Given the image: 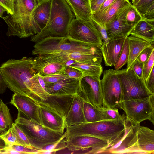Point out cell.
<instances>
[{"mask_svg":"<svg viewBox=\"0 0 154 154\" xmlns=\"http://www.w3.org/2000/svg\"><path fill=\"white\" fill-rule=\"evenodd\" d=\"M154 51L152 53L148 59L143 63V77L145 80L149 76L154 66Z\"/></svg>","mask_w":154,"mask_h":154,"instance_id":"obj_37","label":"cell"},{"mask_svg":"<svg viewBox=\"0 0 154 154\" xmlns=\"http://www.w3.org/2000/svg\"><path fill=\"white\" fill-rule=\"evenodd\" d=\"M7 88L0 69V94L4 93Z\"/></svg>","mask_w":154,"mask_h":154,"instance_id":"obj_47","label":"cell"},{"mask_svg":"<svg viewBox=\"0 0 154 154\" xmlns=\"http://www.w3.org/2000/svg\"><path fill=\"white\" fill-rule=\"evenodd\" d=\"M66 37L87 43L99 45H102L103 43L100 34L93 22H88L76 18L72 21Z\"/></svg>","mask_w":154,"mask_h":154,"instance_id":"obj_11","label":"cell"},{"mask_svg":"<svg viewBox=\"0 0 154 154\" xmlns=\"http://www.w3.org/2000/svg\"><path fill=\"white\" fill-rule=\"evenodd\" d=\"M125 38H112L106 43H102L101 51L106 66H112L117 62Z\"/></svg>","mask_w":154,"mask_h":154,"instance_id":"obj_18","label":"cell"},{"mask_svg":"<svg viewBox=\"0 0 154 154\" xmlns=\"http://www.w3.org/2000/svg\"><path fill=\"white\" fill-rule=\"evenodd\" d=\"M65 140L66 148L72 152L82 150L87 151L86 154L102 153L109 147L107 142L90 136H78Z\"/></svg>","mask_w":154,"mask_h":154,"instance_id":"obj_13","label":"cell"},{"mask_svg":"<svg viewBox=\"0 0 154 154\" xmlns=\"http://www.w3.org/2000/svg\"><path fill=\"white\" fill-rule=\"evenodd\" d=\"M153 51L154 44H152L144 49L140 53L136 60L143 63H144L148 59Z\"/></svg>","mask_w":154,"mask_h":154,"instance_id":"obj_39","label":"cell"},{"mask_svg":"<svg viewBox=\"0 0 154 154\" xmlns=\"http://www.w3.org/2000/svg\"><path fill=\"white\" fill-rule=\"evenodd\" d=\"M117 108L122 109L126 118L135 124L149 120L154 124V94L144 99L123 101Z\"/></svg>","mask_w":154,"mask_h":154,"instance_id":"obj_8","label":"cell"},{"mask_svg":"<svg viewBox=\"0 0 154 154\" xmlns=\"http://www.w3.org/2000/svg\"><path fill=\"white\" fill-rule=\"evenodd\" d=\"M115 0H105L100 6L98 11L93 14L92 18L99 16Z\"/></svg>","mask_w":154,"mask_h":154,"instance_id":"obj_45","label":"cell"},{"mask_svg":"<svg viewBox=\"0 0 154 154\" xmlns=\"http://www.w3.org/2000/svg\"><path fill=\"white\" fill-rule=\"evenodd\" d=\"M9 146L0 136V153H4L9 148Z\"/></svg>","mask_w":154,"mask_h":154,"instance_id":"obj_48","label":"cell"},{"mask_svg":"<svg viewBox=\"0 0 154 154\" xmlns=\"http://www.w3.org/2000/svg\"><path fill=\"white\" fill-rule=\"evenodd\" d=\"M42 77L45 84H49L56 83L63 79L69 77L65 73Z\"/></svg>","mask_w":154,"mask_h":154,"instance_id":"obj_38","label":"cell"},{"mask_svg":"<svg viewBox=\"0 0 154 154\" xmlns=\"http://www.w3.org/2000/svg\"><path fill=\"white\" fill-rule=\"evenodd\" d=\"M0 136L9 147L14 145H19L16 137L11 128L5 133Z\"/></svg>","mask_w":154,"mask_h":154,"instance_id":"obj_36","label":"cell"},{"mask_svg":"<svg viewBox=\"0 0 154 154\" xmlns=\"http://www.w3.org/2000/svg\"><path fill=\"white\" fill-rule=\"evenodd\" d=\"M105 0H89L91 11L93 14L97 12Z\"/></svg>","mask_w":154,"mask_h":154,"instance_id":"obj_46","label":"cell"},{"mask_svg":"<svg viewBox=\"0 0 154 154\" xmlns=\"http://www.w3.org/2000/svg\"><path fill=\"white\" fill-rule=\"evenodd\" d=\"M132 5L129 0H115L102 13L92 18L100 25H104L124 8Z\"/></svg>","mask_w":154,"mask_h":154,"instance_id":"obj_23","label":"cell"},{"mask_svg":"<svg viewBox=\"0 0 154 154\" xmlns=\"http://www.w3.org/2000/svg\"><path fill=\"white\" fill-rule=\"evenodd\" d=\"M32 58L9 59L0 67L7 87L14 93L28 96L35 100L45 101L49 95L42 87L39 75L34 68Z\"/></svg>","mask_w":154,"mask_h":154,"instance_id":"obj_1","label":"cell"},{"mask_svg":"<svg viewBox=\"0 0 154 154\" xmlns=\"http://www.w3.org/2000/svg\"><path fill=\"white\" fill-rule=\"evenodd\" d=\"M51 0H41L33 13L32 21L35 35L47 24L49 18Z\"/></svg>","mask_w":154,"mask_h":154,"instance_id":"obj_19","label":"cell"},{"mask_svg":"<svg viewBox=\"0 0 154 154\" xmlns=\"http://www.w3.org/2000/svg\"><path fill=\"white\" fill-rule=\"evenodd\" d=\"M4 11H6V10L2 6L0 5V17H3V13Z\"/></svg>","mask_w":154,"mask_h":154,"instance_id":"obj_49","label":"cell"},{"mask_svg":"<svg viewBox=\"0 0 154 154\" xmlns=\"http://www.w3.org/2000/svg\"><path fill=\"white\" fill-rule=\"evenodd\" d=\"M129 45L128 39L125 38L122 46L119 59L114 65V69H120L124 65L127 64L129 57Z\"/></svg>","mask_w":154,"mask_h":154,"instance_id":"obj_31","label":"cell"},{"mask_svg":"<svg viewBox=\"0 0 154 154\" xmlns=\"http://www.w3.org/2000/svg\"><path fill=\"white\" fill-rule=\"evenodd\" d=\"M129 45V57L127 63L126 71L131 67L141 51L151 44L137 37L132 35L126 38Z\"/></svg>","mask_w":154,"mask_h":154,"instance_id":"obj_27","label":"cell"},{"mask_svg":"<svg viewBox=\"0 0 154 154\" xmlns=\"http://www.w3.org/2000/svg\"><path fill=\"white\" fill-rule=\"evenodd\" d=\"M130 5L123 9L104 25L109 39L126 38L130 35L133 27L128 25L125 19Z\"/></svg>","mask_w":154,"mask_h":154,"instance_id":"obj_15","label":"cell"},{"mask_svg":"<svg viewBox=\"0 0 154 154\" xmlns=\"http://www.w3.org/2000/svg\"><path fill=\"white\" fill-rule=\"evenodd\" d=\"M32 61L34 68L41 76L65 73L66 66L63 63L44 62L37 56Z\"/></svg>","mask_w":154,"mask_h":154,"instance_id":"obj_22","label":"cell"},{"mask_svg":"<svg viewBox=\"0 0 154 154\" xmlns=\"http://www.w3.org/2000/svg\"><path fill=\"white\" fill-rule=\"evenodd\" d=\"M134 6L143 19L154 20V0H140Z\"/></svg>","mask_w":154,"mask_h":154,"instance_id":"obj_30","label":"cell"},{"mask_svg":"<svg viewBox=\"0 0 154 154\" xmlns=\"http://www.w3.org/2000/svg\"><path fill=\"white\" fill-rule=\"evenodd\" d=\"M14 0H0V5L7 11L8 14H14Z\"/></svg>","mask_w":154,"mask_h":154,"instance_id":"obj_44","label":"cell"},{"mask_svg":"<svg viewBox=\"0 0 154 154\" xmlns=\"http://www.w3.org/2000/svg\"><path fill=\"white\" fill-rule=\"evenodd\" d=\"M143 19L135 7L132 5H131L126 16L125 19L127 23L129 25L134 27Z\"/></svg>","mask_w":154,"mask_h":154,"instance_id":"obj_32","label":"cell"},{"mask_svg":"<svg viewBox=\"0 0 154 154\" xmlns=\"http://www.w3.org/2000/svg\"><path fill=\"white\" fill-rule=\"evenodd\" d=\"M11 128L16 137L19 145L32 148L26 136L17 125L13 123Z\"/></svg>","mask_w":154,"mask_h":154,"instance_id":"obj_33","label":"cell"},{"mask_svg":"<svg viewBox=\"0 0 154 154\" xmlns=\"http://www.w3.org/2000/svg\"><path fill=\"white\" fill-rule=\"evenodd\" d=\"M15 123L27 137L32 147L40 150L61 138L63 134L52 130L29 119L20 111Z\"/></svg>","mask_w":154,"mask_h":154,"instance_id":"obj_7","label":"cell"},{"mask_svg":"<svg viewBox=\"0 0 154 154\" xmlns=\"http://www.w3.org/2000/svg\"><path fill=\"white\" fill-rule=\"evenodd\" d=\"M8 103L13 105L29 119L41 125L38 102L26 96L14 93Z\"/></svg>","mask_w":154,"mask_h":154,"instance_id":"obj_16","label":"cell"},{"mask_svg":"<svg viewBox=\"0 0 154 154\" xmlns=\"http://www.w3.org/2000/svg\"><path fill=\"white\" fill-rule=\"evenodd\" d=\"M54 59L57 63L64 64L70 60L97 65H100L103 59L102 56L96 54H88L80 53H56Z\"/></svg>","mask_w":154,"mask_h":154,"instance_id":"obj_21","label":"cell"},{"mask_svg":"<svg viewBox=\"0 0 154 154\" xmlns=\"http://www.w3.org/2000/svg\"><path fill=\"white\" fill-rule=\"evenodd\" d=\"M116 154L154 153V131L129 121L121 140L116 145Z\"/></svg>","mask_w":154,"mask_h":154,"instance_id":"obj_3","label":"cell"},{"mask_svg":"<svg viewBox=\"0 0 154 154\" xmlns=\"http://www.w3.org/2000/svg\"><path fill=\"white\" fill-rule=\"evenodd\" d=\"M116 70L122 85L123 101L144 99L153 94L146 87L143 77L139 78L131 69Z\"/></svg>","mask_w":154,"mask_h":154,"instance_id":"obj_9","label":"cell"},{"mask_svg":"<svg viewBox=\"0 0 154 154\" xmlns=\"http://www.w3.org/2000/svg\"><path fill=\"white\" fill-rule=\"evenodd\" d=\"M144 81L147 89L152 94H154V66L149 76Z\"/></svg>","mask_w":154,"mask_h":154,"instance_id":"obj_40","label":"cell"},{"mask_svg":"<svg viewBox=\"0 0 154 154\" xmlns=\"http://www.w3.org/2000/svg\"><path fill=\"white\" fill-rule=\"evenodd\" d=\"M80 79L68 77L56 83L45 84V91L49 95H75L77 94Z\"/></svg>","mask_w":154,"mask_h":154,"instance_id":"obj_17","label":"cell"},{"mask_svg":"<svg viewBox=\"0 0 154 154\" xmlns=\"http://www.w3.org/2000/svg\"><path fill=\"white\" fill-rule=\"evenodd\" d=\"M75 17L65 0H51L47 24L38 33L32 35L31 40L36 43L49 37L66 36L70 24Z\"/></svg>","mask_w":154,"mask_h":154,"instance_id":"obj_5","label":"cell"},{"mask_svg":"<svg viewBox=\"0 0 154 154\" xmlns=\"http://www.w3.org/2000/svg\"><path fill=\"white\" fill-rule=\"evenodd\" d=\"M74 95H49L48 100L43 101L65 117L71 107Z\"/></svg>","mask_w":154,"mask_h":154,"instance_id":"obj_26","label":"cell"},{"mask_svg":"<svg viewBox=\"0 0 154 154\" xmlns=\"http://www.w3.org/2000/svg\"><path fill=\"white\" fill-rule=\"evenodd\" d=\"M65 66V73L70 78L80 79L83 76L82 73L78 69L71 67Z\"/></svg>","mask_w":154,"mask_h":154,"instance_id":"obj_41","label":"cell"},{"mask_svg":"<svg viewBox=\"0 0 154 154\" xmlns=\"http://www.w3.org/2000/svg\"><path fill=\"white\" fill-rule=\"evenodd\" d=\"M84 101L77 94L74 95L70 108L65 117L66 127L86 122L83 106Z\"/></svg>","mask_w":154,"mask_h":154,"instance_id":"obj_20","label":"cell"},{"mask_svg":"<svg viewBox=\"0 0 154 154\" xmlns=\"http://www.w3.org/2000/svg\"><path fill=\"white\" fill-rule=\"evenodd\" d=\"M92 20L94 24L100 34L102 40H103V43H108L110 39L108 37L105 25H100L94 21Z\"/></svg>","mask_w":154,"mask_h":154,"instance_id":"obj_42","label":"cell"},{"mask_svg":"<svg viewBox=\"0 0 154 154\" xmlns=\"http://www.w3.org/2000/svg\"><path fill=\"white\" fill-rule=\"evenodd\" d=\"M67 132L66 130L60 139L56 142L46 145L42 148L40 150L48 151L54 150L57 151L66 148V145L65 140Z\"/></svg>","mask_w":154,"mask_h":154,"instance_id":"obj_34","label":"cell"},{"mask_svg":"<svg viewBox=\"0 0 154 154\" xmlns=\"http://www.w3.org/2000/svg\"><path fill=\"white\" fill-rule=\"evenodd\" d=\"M143 63L136 60L130 68L133 71L138 77L142 78H143Z\"/></svg>","mask_w":154,"mask_h":154,"instance_id":"obj_43","label":"cell"},{"mask_svg":"<svg viewBox=\"0 0 154 154\" xmlns=\"http://www.w3.org/2000/svg\"><path fill=\"white\" fill-rule=\"evenodd\" d=\"M65 66L76 68L80 71L84 75H89L100 78L103 72L101 66L91 64L70 60L63 64Z\"/></svg>","mask_w":154,"mask_h":154,"instance_id":"obj_28","label":"cell"},{"mask_svg":"<svg viewBox=\"0 0 154 154\" xmlns=\"http://www.w3.org/2000/svg\"><path fill=\"white\" fill-rule=\"evenodd\" d=\"M101 46L79 42L66 36L49 37L35 43L32 54L39 55L77 53L102 56Z\"/></svg>","mask_w":154,"mask_h":154,"instance_id":"obj_4","label":"cell"},{"mask_svg":"<svg viewBox=\"0 0 154 154\" xmlns=\"http://www.w3.org/2000/svg\"><path fill=\"white\" fill-rule=\"evenodd\" d=\"M77 94L84 102L95 107H103L100 78L83 75L80 80Z\"/></svg>","mask_w":154,"mask_h":154,"instance_id":"obj_12","label":"cell"},{"mask_svg":"<svg viewBox=\"0 0 154 154\" xmlns=\"http://www.w3.org/2000/svg\"><path fill=\"white\" fill-rule=\"evenodd\" d=\"M140 0H131L133 4L132 5L134 6H135Z\"/></svg>","mask_w":154,"mask_h":154,"instance_id":"obj_50","label":"cell"},{"mask_svg":"<svg viewBox=\"0 0 154 154\" xmlns=\"http://www.w3.org/2000/svg\"><path fill=\"white\" fill-rule=\"evenodd\" d=\"M7 150H14L19 152L20 154H38L40 151L33 148L20 145H14L11 146Z\"/></svg>","mask_w":154,"mask_h":154,"instance_id":"obj_35","label":"cell"},{"mask_svg":"<svg viewBox=\"0 0 154 154\" xmlns=\"http://www.w3.org/2000/svg\"><path fill=\"white\" fill-rule=\"evenodd\" d=\"M100 82L103 107L117 108L118 105L123 101V97L122 85L117 70H105Z\"/></svg>","mask_w":154,"mask_h":154,"instance_id":"obj_10","label":"cell"},{"mask_svg":"<svg viewBox=\"0 0 154 154\" xmlns=\"http://www.w3.org/2000/svg\"><path fill=\"white\" fill-rule=\"evenodd\" d=\"M13 122L10 109L2 100H0V135H2L11 128Z\"/></svg>","mask_w":154,"mask_h":154,"instance_id":"obj_29","label":"cell"},{"mask_svg":"<svg viewBox=\"0 0 154 154\" xmlns=\"http://www.w3.org/2000/svg\"><path fill=\"white\" fill-rule=\"evenodd\" d=\"M130 35L154 44V20L143 19L133 27Z\"/></svg>","mask_w":154,"mask_h":154,"instance_id":"obj_25","label":"cell"},{"mask_svg":"<svg viewBox=\"0 0 154 154\" xmlns=\"http://www.w3.org/2000/svg\"><path fill=\"white\" fill-rule=\"evenodd\" d=\"M40 0H14V14L2 17L8 26V36L23 38L35 35L32 17Z\"/></svg>","mask_w":154,"mask_h":154,"instance_id":"obj_6","label":"cell"},{"mask_svg":"<svg viewBox=\"0 0 154 154\" xmlns=\"http://www.w3.org/2000/svg\"><path fill=\"white\" fill-rule=\"evenodd\" d=\"M41 125L52 130L64 134L66 128L65 117L43 101L38 102Z\"/></svg>","mask_w":154,"mask_h":154,"instance_id":"obj_14","label":"cell"},{"mask_svg":"<svg viewBox=\"0 0 154 154\" xmlns=\"http://www.w3.org/2000/svg\"><path fill=\"white\" fill-rule=\"evenodd\" d=\"M76 18L92 23L89 0H65Z\"/></svg>","mask_w":154,"mask_h":154,"instance_id":"obj_24","label":"cell"},{"mask_svg":"<svg viewBox=\"0 0 154 154\" xmlns=\"http://www.w3.org/2000/svg\"><path fill=\"white\" fill-rule=\"evenodd\" d=\"M126 125V116L116 120L85 122L66 127L67 133L65 139L78 136H92L107 142L109 148L122 139L125 131Z\"/></svg>","mask_w":154,"mask_h":154,"instance_id":"obj_2","label":"cell"}]
</instances>
